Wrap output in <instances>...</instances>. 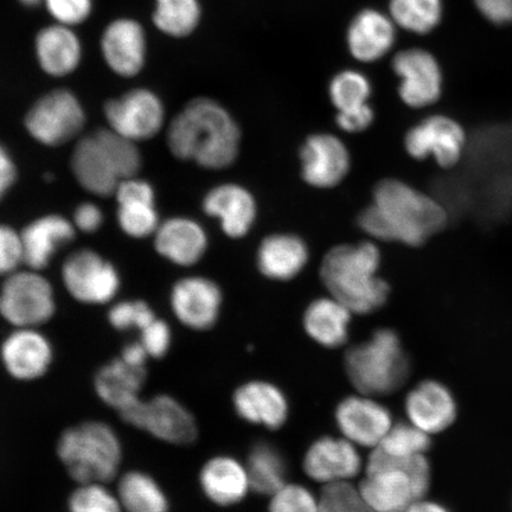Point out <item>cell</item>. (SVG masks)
<instances>
[{"mask_svg": "<svg viewBox=\"0 0 512 512\" xmlns=\"http://www.w3.org/2000/svg\"><path fill=\"white\" fill-rule=\"evenodd\" d=\"M446 222V210L437 200L392 178L377 183L373 203L358 217L370 238L411 247L424 245Z\"/></svg>", "mask_w": 512, "mask_h": 512, "instance_id": "6da1fadb", "label": "cell"}, {"mask_svg": "<svg viewBox=\"0 0 512 512\" xmlns=\"http://www.w3.org/2000/svg\"><path fill=\"white\" fill-rule=\"evenodd\" d=\"M166 144L178 159L204 169L222 170L239 156L241 131L226 107L201 96L189 101L172 119Z\"/></svg>", "mask_w": 512, "mask_h": 512, "instance_id": "7a4b0ae2", "label": "cell"}, {"mask_svg": "<svg viewBox=\"0 0 512 512\" xmlns=\"http://www.w3.org/2000/svg\"><path fill=\"white\" fill-rule=\"evenodd\" d=\"M382 255L374 242L331 248L320 266V278L354 315H370L387 303L390 287L379 275Z\"/></svg>", "mask_w": 512, "mask_h": 512, "instance_id": "3957f363", "label": "cell"}, {"mask_svg": "<svg viewBox=\"0 0 512 512\" xmlns=\"http://www.w3.org/2000/svg\"><path fill=\"white\" fill-rule=\"evenodd\" d=\"M142 164L137 143L108 127L80 138L70 158L76 182L99 197L113 196L121 182L138 176Z\"/></svg>", "mask_w": 512, "mask_h": 512, "instance_id": "277c9868", "label": "cell"}, {"mask_svg": "<svg viewBox=\"0 0 512 512\" xmlns=\"http://www.w3.org/2000/svg\"><path fill=\"white\" fill-rule=\"evenodd\" d=\"M56 454L76 484H108L119 476L124 448L111 425L87 420L61 433Z\"/></svg>", "mask_w": 512, "mask_h": 512, "instance_id": "5b68a950", "label": "cell"}, {"mask_svg": "<svg viewBox=\"0 0 512 512\" xmlns=\"http://www.w3.org/2000/svg\"><path fill=\"white\" fill-rule=\"evenodd\" d=\"M431 480L426 456L393 458L375 448L364 466L358 490L374 512H403L427 496Z\"/></svg>", "mask_w": 512, "mask_h": 512, "instance_id": "8992f818", "label": "cell"}, {"mask_svg": "<svg viewBox=\"0 0 512 512\" xmlns=\"http://www.w3.org/2000/svg\"><path fill=\"white\" fill-rule=\"evenodd\" d=\"M344 367L357 393L374 398L398 392L411 373L401 339L390 329L377 330L368 341L349 349Z\"/></svg>", "mask_w": 512, "mask_h": 512, "instance_id": "52a82bcc", "label": "cell"}, {"mask_svg": "<svg viewBox=\"0 0 512 512\" xmlns=\"http://www.w3.org/2000/svg\"><path fill=\"white\" fill-rule=\"evenodd\" d=\"M56 313L53 285L34 270L16 271L6 277L0 290V316L12 328H37Z\"/></svg>", "mask_w": 512, "mask_h": 512, "instance_id": "ba28073f", "label": "cell"}, {"mask_svg": "<svg viewBox=\"0 0 512 512\" xmlns=\"http://www.w3.org/2000/svg\"><path fill=\"white\" fill-rule=\"evenodd\" d=\"M121 420L165 444L187 446L197 439L195 416L174 396L158 394L140 399L119 413Z\"/></svg>", "mask_w": 512, "mask_h": 512, "instance_id": "9c48e42d", "label": "cell"}, {"mask_svg": "<svg viewBox=\"0 0 512 512\" xmlns=\"http://www.w3.org/2000/svg\"><path fill=\"white\" fill-rule=\"evenodd\" d=\"M86 124V113L78 96L68 89H56L37 100L25 115L24 126L44 146L72 142Z\"/></svg>", "mask_w": 512, "mask_h": 512, "instance_id": "30bf717a", "label": "cell"}, {"mask_svg": "<svg viewBox=\"0 0 512 512\" xmlns=\"http://www.w3.org/2000/svg\"><path fill=\"white\" fill-rule=\"evenodd\" d=\"M61 277L70 297L83 305L110 304L121 285L117 267L93 249H80L69 255Z\"/></svg>", "mask_w": 512, "mask_h": 512, "instance_id": "8fae6325", "label": "cell"}, {"mask_svg": "<svg viewBox=\"0 0 512 512\" xmlns=\"http://www.w3.org/2000/svg\"><path fill=\"white\" fill-rule=\"evenodd\" d=\"M403 104L420 110L438 102L443 95L444 73L437 57L427 49L412 47L399 50L392 60Z\"/></svg>", "mask_w": 512, "mask_h": 512, "instance_id": "7c38bea8", "label": "cell"}, {"mask_svg": "<svg viewBox=\"0 0 512 512\" xmlns=\"http://www.w3.org/2000/svg\"><path fill=\"white\" fill-rule=\"evenodd\" d=\"M104 112L108 128L137 144L155 138L165 124L163 101L147 88L108 100Z\"/></svg>", "mask_w": 512, "mask_h": 512, "instance_id": "4fadbf2b", "label": "cell"}, {"mask_svg": "<svg viewBox=\"0 0 512 512\" xmlns=\"http://www.w3.org/2000/svg\"><path fill=\"white\" fill-rule=\"evenodd\" d=\"M465 131L446 115H432L412 128L405 137V149L416 160L433 158L441 168H453L465 150Z\"/></svg>", "mask_w": 512, "mask_h": 512, "instance_id": "5bb4252c", "label": "cell"}, {"mask_svg": "<svg viewBox=\"0 0 512 512\" xmlns=\"http://www.w3.org/2000/svg\"><path fill=\"white\" fill-rule=\"evenodd\" d=\"M335 421L342 437L374 450L395 424L392 412L374 396L357 393L338 403Z\"/></svg>", "mask_w": 512, "mask_h": 512, "instance_id": "9a60e30c", "label": "cell"}, {"mask_svg": "<svg viewBox=\"0 0 512 512\" xmlns=\"http://www.w3.org/2000/svg\"><path fill=\"white\" fill-rule=\"evenodd\" d=\"M54 357L53 344L37 328H15L0 345V361L6 373L19 382L42 379Z\"/></svg>", "mask_w": 512, "mask_h": 512, "instance_id": "2e32d148", "label": "cell"}, {"mask_svg": "<svg viewBox=\"0 0 512 512\" xmlns=\"http://www.w3.org/2000/svg\"><path fill=\"white\" fill-rule=\"evenodd\" d=\"M366 464L360 447L344 437H322L307 448L303 460L306 476L324 485L350 483Z\"/></svg>", "mask_w": 512, "mask_h": 512, "instance_id": "e0dca14e", "label": "cell"}, {"mask_svg": "<svg viewBox=\"0 0 512 512\" xmlns=\"http://www.w3.org/2000/svg\"><path fill=\"white\" fill-rule=\"evenodd\" d=\"M223 293L219 285L206 277H187L172 287L170 306L179 323L190 330L207 331L220 318Z\"/></svg>", "mask_w": 512, "mask_h": 512, "instance_id": "ac0fdd59", "label": "cell"}, {"mask_svg": "<svg viewBox=\"0 0 512 512\" xmlns=\"http://www.w3.org/2000/svg\"><path fill=\"white\" fill-rule=\"evenodd\" d=\"M398 27L387 11L364 8L350 19L345 44L352 59L371 64L392 53L398 41Z\"/></svg>", "mask_w": 512, "mask_h": 512, "instance_id": "d6986e66", "label": "cell"}, {"mask_svg": "<svg viewBox=\"0 0 512 512\" xmlns=\"http://www.w3.org/2000/svg\"><path fill=\"white\" fill-rule=\"evenodd\" d=\"M304 181L317 189L337 187L348 176L351 156L343 140L330 133L311 134L300 150Z\"/></svg>", "mask_w": 512, "mask_h": 512, "instance_id": "ffe728a7", "label": "cell"}, {"mask_svg": "<svg viewBox=\"0 0 512 512\" xmlns=\"http://www.w3.org/2000/svg\"><path fill=\"white\" fill-rule=\"evenodd\" d=\"M458 411L452 390L437 380L421 381L409 390L405 399L407 421L431 437L453 426Z\"/></svg>", "mask_w": 512, "mask_h": 512, "instance_id": "44dd1931", "label": "cell"}, {"mask_svg": "<svg viewBox=\"0 0 512 512\" xmlns=\"http://www.w3.org/2000/svg\"><path fill=\"white\" fill-rule=\"evenodd\" d=\"M101 53L113 73L134 78L145 67V30L131 18H119L107 25L101 36Z\"/></svg>", "mask_w": 512, "mask_h": 512, "instance_id": "7402d4cb", "label": "cell"}, {"mask_svg": "<svg viewBox=\"0 0 512 512\" xmlns=\"http://www.w3.org/2000/svg\"><path fill=\"white\" fill-rule=\"evenodd\" d=\"M204 213L220 221L223 233L232 239H242L251 232L258 204L247 188L236 183H224L210 189L202 202Z\"/></svg>", "mask_w": 512, "mask_h": 512, "instance_id": "603a6c76", "label": "cell"}, {"mask_svg": "<svg viewBox=\"0 0 512 512\" xmlns=\"http://www.w3.org/2000/svg\"><path fill=\"white\" fill-rule=\"evenodd\" d=\"M118 203V223L132 239H146L155 235L159 227L155 189L137 176L125 179L114 195Z\"/></svg>", "mask_w": 512, "mask_h": 512, "instance_id": "cb8c5ba5", "label": "cell"}, {"mask_svg": "<svg viewBox=\"0 0 512 512\" xmlns=\"http://www.w3.org/2000/svg\"><path fill=\"white\" fill-rule=\"evenodd\" d=\"M233 406L243 421L271 431L283 427L290 415L283 390L267 381H249L236 388Z\"/></svg>", "mask_w": 512, "mask_h": 512, "instance_id": "d4e9b609", "label": "cell"}, {"mask_svg": "<svg viewBox=\"0 0 512 512\" xmlns=\"http://www.w3.org/2000/svg\"><path fill=\"white\" fill-rule=\"evenodd\" d=\"M153 236L157 253L177 266H194L207 253V232L189 217H172L160 223Z\"/></svg>", "mask_w": 512, "mask_h": 512, "instance_id": "484cf974", "label": "cell"}, {"mask_svg": "<svg viewBox=\"0 0 512 512\" xmlns=\"http://www.w3.org/2000/svg\"><path fill=\"white\" fill-rule=\"evenodd\" d=\"M73 221L59 214L38 217L21 232L24 265L30 270H46L55 254L75 239Z\"/></svg>", "mask_w": 512, "mask_h": 512, "instance_id": "4316f807", "label": "cell"}, {"mask_svg": "<svg viewBox=\"0 0 512 512\" xmlns=\"http://www.w3.org/2000/svg\"><path fill=\"white\" fill-rule=\"evenodd\" d=\"M198 480L203 495L219 507L241 503L252 490L246 465L230 456L210 458L202 466Z\"/></svg>", "mask_w": 512, "mask_h": 512, "instance_id": "83f0119b", "label": "cell"}, {"mask_svg": "<svg viewBox=\"0 0 512 512\" xmlns=\"http://www.w3.org/2000/svg\"><path fill=\"white\" fill-rule=\"evenodd\" d=\"M309 258V247L300 236L277 233L266 236L260 243L256 265L264 277L288 281L304 271Z\"/></svg>", "mask_w": 512, "mask_h": 512, "instance_id": "f1b7e54d", "label": "cell"}, {"mask_svg": "<svg viewBox=\"0 0 512 512\" xmlns=\"http://www.w3.org/2000/svg\"><path fill=\"white\" fill-rule=\"evenodd\" d=\"M38 63L53 78H64L79 68L82 44L73 28L55 23L38 32L35 40Z\"/></svg>", "mask_w": 512, "mask_h": 512, "instance_id": "f546056e", "label": "cell"}, {"mask_svg": "<svg viewBox=\"0 0 512 512\" xmlns=\"http://www.w3.org/2000/svg\"><path fill=\"white\" fill-rule=\"evenodd\" d=\"M147 368L128 366L120 358L102 366L94 377V390L106 406L121 413L142 399Z\"/></svg>", "mask_w": 512, "mask_h": 512, "instance_id": "4dcf8cb0", "label": "cell"}, {"mask_svg": "<svg viewBox=\"0 0 512 512\" xmlns=\"http://www.w3.org/2000/svg\"><path fill=\"white\" fill-rule=\"evenodd\" d=\"M352 315L334 297L318 298L306 307L303 325L307 336L320 347L337 349L348 341Z\"/></svg>", "mask_w": 512, "mask_h": 512, "instance_id": "1f68e13d", "label": "cell"}, {"mask_svg": "<svg viewBox=\"0 0 512 512\" xmlns=\"http://www.w3.org/2000/svg\"><path fill=\"white\" fill-rule=\"evenodd\" d=\"M115 492L124 512H170L169 497L162 485L144 471L123 473Z\"/></svg>", "mask_w": 512, "mask_h": 512, "instance_id": "d6a6232c", "label": "cell"}, {"mask_svg": "<svg viewBox=\"0 0 512 512\" xmlns=\"http://www.w3.org/2000/svg\"><path fill=\"white\" fill-rule=\"evenodd\" d=\"M246 467L252 491L256 494L271 496L287 483L284 454L267 441H260L251 448Z\"/></svg>", "mask_w": 512, "mask_h": 512, "instance_id": "836d02e7", "label": "cell"}, {"mask_svg": "<svg viewBox=\"0 0 512 512\" xmlns=\"http://www.w3.org/2000/svg\"><path fill=\"white\" fill-rule=\"evenodd\" d=\"M388 15L399 30L416 36L432 34L444 21V0H388Z\"/></svg>", "mask_w": 512, "mask_h": 512, "instance_id": "e575fe53", "label": "cell"}, {"mask_svg": "<svg viewBox=\"0 0 512 512\" xmlns=\"http://www.w3.org/2000/svg\"><path fill=\"white\" fill-rule=\"evenodd\" d=\"M202 16L201 0H156L152 19L164 35L184 38L200 27Z\"/></svg>", "mask_w": 512, "mask_h": 512, "instance_id": "d590c367", "label": "cell"}, {"mask_svg": "<svg viewBox=\"0 0 512 512\" xmlns=\"http://www.w3.org/2000/svg\"><path fill=\"white\" fill-rule=\"evenodd\" d=\"M373 85L367 74L357 69H343L329 83V98L337 112L355 110L369 104Z\"/></svg>", "mask_w": 512, "mask_h": 512, "instance_id": "8d00e7d4", "label": "cell"}, {"mask_svg": "<svg viewBox=\"0 0 512 512\" xmlns=\"http://www.w3.org/2000/svg\"><path fill=\"white\" fill-rule=\"evenodd\" d=\"M431 438L409 421L395 422L376 450L393 458L426 456L432 444Z\"/></svg>", "mask_w": 512, "mask_h": 512, "instance_id": "74e56055", "label": "cell"}, {"mask_svg": "<svg viewBox=\"0 0 512 512\" xmlns=\"http://www.w3.org/2000/svg\"><path fill=\"white\" fill-rule=\"evenodd\" d=\"M68 512H124L117 492L107 484H78L68 498Z\"/></svg>", "mask_w": 512, "mask_h": 512, "instance_id": "f35d334b", "label": "cell"}, {"mask_svg": "<svg viewBox=\"0 0 512 512\" xmlns=\"http://www.w3.org/2000/svg\"><path fill=\"white\" fill-rule=\"evenodd\" d=\"M319 497L318 512H374L351 483L324 485Z\"/></svg>", "mask_w": 512, "mask_h": 512, "instance_id": "ab89813d", "label": "cell"}, {"mask_svg": "<svg viewBox=\"0 0 512 512\" xmlns=\"http://www.w3.org/2000/svg\"><path fill=\"white\" fill-rule=\"evenodd\" d=\"M156 318L155 311L143 300H125L114 304L108 311V323L118 331L143 330Z\"/></svg>", "mask_w": 512, "mask_h": 512, "instance_id": "60d3db41", "label": "cell"}, {"mask_svg": "<svg viewBox=\"0 0 512 512\" xmlns=\"http://www.w3.org/2000/svg\"><path fill=\"white\" fill-rule=\"evenodd\" d=\"M270 497V512H318L319 509V497L300 484L286 483Z\"/></svg>", "mask_w": 512, "mask_h": 512, "instance_id": "b9f144b4", "label": "cell"}, {"mask_svg": "<svg viewBox=\"0 0 512 512\" xmlns=\"http://www.w3.org/2000/svg\"><path fill=\"white\" fill-rule=\"evenodd\" d=\"M43 4L56 23L74 28L91 16L94 0H44Z\"/></svg>", "mask_w": 512, "mask_h": 512, "instance_id": "7bdbcfd3", "label": "cell"}, {"mask_svg": "<svg viewBox=\"0 0 512 512\" xmlns=\"http://www.w3.org/2000/svg\"><path fill=\"white\" fill-rule=\"evenodd\" d=\"M24 265L21 233L0 223V275L15 273Z\"/></svg>", "mask_w": 512, "mask_h": 512, "instance_id": "ee69618b", "label": "cell"}, {"mask_svg": "<svg viewBox=\"0 0 512 512\" xmlns=\"http://www.w3.org/2000/svg\"><path fill=\"white\" fill-rule=\"evenodd\" d=\"M139 342L149 354L150 358L160 360L169 354L172 344V331L168 322L164 319L156 318L140 330Z\"/></svg>", "mask_w": 512, "mask_h": 512, "instance_id": "f6af8a7d", "label": "cell"}, {"mask_svg": "<svg viewBox=\"0 0 512 512\" xmlns=\"http://www.w3.org/2000/svg\"><path fill=\"white\" fill-rule=\"evenodd\" d=\"M375 111L370 104L355 108V110L337 112L336 124L347 133H361L373 125Z\"/></svg>", "mask_w": 512, "mask_h": 512, "instance_id": "bcb514c9", "label": "cell"}, {"mask_svg": "<svg viewBox=\"0 0 512 512\" xmlns=\"http://www.w3.org/2000/svg\"><path fill=\"white\" fill-rule=\"evenodd\" d=\"M476 10L485 21L496 27L512 24V0H473Z\"/></svg>", "mask_w": 512, "mask_h": 512, "instance_id": "7dc6e473", "label": "cell"}, {"mask_svg": "<svg viewBox=\"0 0 512 512\" xmlns=\"http://www.w3.org/2000/svg\"><path fill=\"white\" fill-rule=\"evenodd\" d=\"M104 213L95 203L86 202L80 204L74 211L73 223L76 230L82 233L93 234L98 232L104 223Z\"/></svg>", "mask_w": 512, "mask_h": 512, "instance_id": "c3c4849f", "label": "cell"}, {"mask_svg": "<svg viewBox=\"0 0 512 512\" xmlns=\"http://www.w3.org/2000/svg\"><path fill=\"white\" fill-rule=\"evenodd\" d=\"M17 181V166L8 150L0 144V201L8 195Z\"/></svg>", "mask_w": 512, "mask_h": 512, "instance_id": "681fc988", "label": "cell"}, {"mask_svg": "<svg viewBox=\"0 0 512 512\" xmlns=\"http://www.w3.org/2000/svg\"><path fill=\"white\" fill-rule=\"evenodd\" d=\"M120 360H123L128 366L134 368H146L147 361H149V354L140 342L130 343L125 345L120 352Z\"/></svg>", "mask_w": 512, "mask_h": 512, "instance_id": "f907efd6", "label": "cell"}, {"mask_svg": "<svg viewBox=\"0 0 512 512\" xmlns=\"http://www.w3.org/2000/svg\"><path fill=\"white\" fill-rule=\"evenodd\" d=\"M403 512H451L450 509L445 507L444 504H441L437 501H432V499H427L426 497L419 499V501L414 502L411 507H408Z\"/></svg>", "mask_w": 512, "mask_h": 512, "instance_id": "816d5d0a", "label": "cell"}, {"mask_svg": "<svg viewBox=\"0 0 512 512\" xmlns=\"http://www.w3.org/2000/svg\"><path fill=\"white\" fill-rule=\"evenodd\" d=\"M19 2L27 6H36L38 4L43 3L44 0H19Z\"/></svg>", "mask_w": 512, "mask_h": 512, "instance_id": "f5cc1de1", "label": "cell"}]
</instances>
